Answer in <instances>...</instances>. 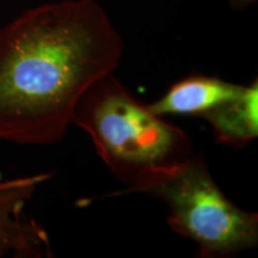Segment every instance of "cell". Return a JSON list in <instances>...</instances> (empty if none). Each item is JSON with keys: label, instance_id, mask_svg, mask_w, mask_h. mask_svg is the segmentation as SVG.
Returning <instances> with one entry per match:
<instances>
[{"label": "cell", "instance_id": "obj_3", "mask_svg": "<svg viewBox=\"0 0 258 258\" xmlns=\"http://www.w3.org/2000/svg\"><path fill=\"white\" fill-rule=\"evenodd\" d=\"M128 194H145L165 203L171 230L195 241L201 258L232 257L258 244V215L228 200L202 156L154 169L137 184L105 198Z\"/></svg>", "mask_w": 258, "mask_h": 258}, {"label": "cell", "instance_id": "obj_1", "mask_svg": "<svg viewBox=\"0 0 258 258\" xmlns=\"http://www.w3.org/2000/svg\"><path fill=\"white\" fill-rule=\"evenodd\" d=\"M124 41L96 0L28 9L0 28V140L50 145L79 99L121 63Z\"/></svg>", "mask_w": 258, "mask_h": 258}, {"label": "cell", "instance_id": "obj_2", "mask_svg": "<svg viewBox=\"0 0 258 258\" xmlns=\"http://www.w3.org/2000/svg\"><path fill=\"white\" fill-rule=\"evenodd\" d=\"M72 124L90 135L98 156L124 188L150 171L194 156L188 134L139 103L112 73L86 90Z\"/></svg>", "mask_w": 258, "mask_h": 258}, {"label": "cell", "instance_id": "obj_5", "mask_svg": "<svg viewBox=\"0 0 258 258\" xmlns=\"http://www.w3.org/2000/svg\"><path fill=\"white\" fill-rule=\"evenodd\" d=\"M244 85L233 84L215 76L192 74L171 85L160 98L147 104L158 116H199L237 97Z\"/></svg>", "mask_w": 258, "mask_h": 258}, {"label": "cell", "instance_id": "obj_4", "mask_svg": "<svg viewBox=\"0 0 258 258\" xmlns=\"http://www.w3.org/2000/svg\"><path fill=\"white\" fill-rule=\"evenodd\" d=\"M50 173L17 177L0 182V257H51L47 232L35 220L23 217V211Z\"/></svg>", "mask_w": 258, "mask_h": 258}, {"label": "cell", "instance_id": "obj_6", "mask_svg": "<svg viewBox=\"0 0 258 258\" xmlns=\"http://www.w3.org/2000/svg\"><path fill=\"white\" fill-rule=\"evenodd\" d=\"M205 118L218 143L243 148L258 137V82L244 85L241 92L218 105Z\"/></svg>", "mask_w": 258, "mask_h": 258}, {"label": "cell", "instance_id": "obj_7", "mask_svg": "<svg viewBox=\"0 0 258 258\" xmlns=\"http://www.w3.org/2000/svg\"><path fill=\"white\" fill-rule=\"evenodd\" d=\"M228 2H230L232 9L235 11H240V10H245L252 6L257 0H228Z\"/></svg>", "mask_w": 258, "mask_h": 258}]
</instances>
